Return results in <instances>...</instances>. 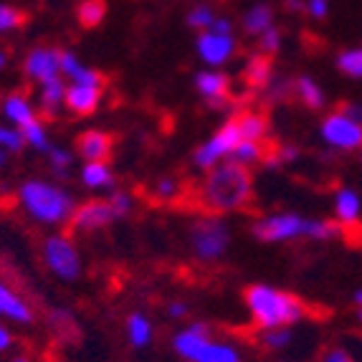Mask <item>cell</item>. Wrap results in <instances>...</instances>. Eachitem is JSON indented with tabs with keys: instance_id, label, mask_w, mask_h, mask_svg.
<instances>
[{
	"instance_id": "1",
	"label": "cell",
	"mask_w": 362,
	"mask_h": 362,
	"mask_svg": "<svg viewBox=\"0 0 362 362\" xmlns=\"http://www.w3.org/2000/svg\"><path fill=\"white\" fill-rule=\"evenodd\" d=\"M200 206L213 216H223V213H235L251 203L254 198V175L251 168L228 160V163H218L211 168L200 182L198 190Z\"/></svg>"
},
{
	"instance_id": "2",
	"label": "cell",
	"mask_w": 362,
	"mask_h": 362,
	"mask_svg": "<svg viewBox=\"0 0 362 362\" xmlns=\"http://www.w3.org/2000/svg\"><path fill=\"white\" fill-rule=\"evenodd\" d=\"M16 198L25 216L46 228L69 226L74 208H76V200L66 187L43 180V177H30V180L21 182Z\"/></svg>"
},
{
	"instance_id": "3",
	"label": "cell",
	"mask_w": 362,
	"mask_h": 362,
	"mask_svg": "<svg viewBox=\"0 0 362 362\" xmlns=\"http://www.w3.org/2000/svg\"><path fill=\"white\" fill-rule=\"evenodd\" d=\"M243 302L259 329L294 327L309 314V307L299 296L272 284H251L243 291Z\"/></svg>"
},
{
	"instance_id": "4",
	"label": "cell",
	"mask_w": 362,
	"mask_h": 362,
	"mask_svg": "<svg viewBox=\"0 0 362 362\" xmlns=\"http://www.w3.org/2000/svg\"><path fill=\"white\" fill-rule=\"evenodd\" d=\"M251 233L261 243H291L299 238L332 241L342 233V228L332 221H325V218H307L299 213H272V216L259 218L251 226Z\"/></svg>"
},
{
	"instance_id": "5",
	"label": "cell",
	"mask_w": 362,
	"mask_h": 362,
	"mask_svg": "<svg viewBox=\"0 0 362 362\" xmlns=\"http://www.w3.org/2000/svg\"><path fill=\"white\" fill-rule=\"evenodd\" d=\"M173 347L185 362H241L233 344L211 337L206 322H193L173 337Z\"/></svg>"
},
{
	"instance_id": "6",
	"label": "cell",
	"mask_w": 362,
	"mask_h": 362,
	"mask_svg": "<svg viewBox=\"0 0 362 362\" xmlns=\"http://www.w3.org/2000/svg\"><path fill=\"white\" fill-rule=\"evenodd\" d=\"M230 246V230L223 223L221 216L208 213L206 218H198L190 228V248L198 261L213 264V261L223 259Z\"/></svg>"
},
{
	"instance_id": "7",
	"label": "cell",
	"mask_w": 362,
	"mask_h": 362,
	"mask_svg": "<svg viewBox=\"0 0 362 362\" xmlns=\"http://www.w3.org/2000/svg\"><path fill=\"white\" fill-rule=\"evenodd\" d=\"M41 259L51 274L61 281H76L84 272L81 254H78L76 243L66 233H51L41 243Z\"/></svg>"
},
{
	"instance_id": "8",
	"label": "cell",
	"mask_w": 362,
	"mask_h": 362,
	"mask_svg": "<svg viewBox=\"0 0 362 362\" xmlns=\"http://www.w3.org/2000/svg\"><path fill=\"white\" fill-rule=\"evenodd\" d=\"M241 139L243 137H241V129H238V122H235V117H230L208 142H203V145L193 152V165L198 170H206L208 173V170L216 168L221 160H228Z\"/></svg>"
},
{
	"instance_id": "9",
	"label": "cell",
	"mask_w": 362,
	"mask_h": 362,
	"mask_svg": "<svg viewBox=\"0 0 362 362\" xmlns=\"http://www.w3.org/2000/svg\"><path fill=\"white\" fill-rule=\"evenodd\" d=\"M320 137L329 150L357 152L362 147V124L342 115L339 109L329 112L320 124Z\"/></svg>"
},
{
	"instance_id": "10",
	"label": "cell",
	"mask_w": 362,
	"mask_h": 362,
	"mask_svg": "<svg viewBox=\"0 0 362 362\" xmlns=\"http://www.w3.org/2000/svg\"><path fill=\"white\" fill-rule=\"evenodd\" d=\"M117 221V213L112 211L109 200H86V203H76L69 221V228L78 235L99 233V230L109 228Z\"/></svg>"
},
{
	"instance_id": "11",
	"label": "cell",
	"mask_w": 362,
	"mask_h": 362,
	"mask_svg": "<svg viewBox=\"0 0 362 362\" xmlns=\"http://www.w3.org/2000/svg\"><path fill=\"white\" fill-rule=\"evenodd\" d=\"M195 51H198L200 61L218 69L238 54V41H235L233 33L223 36V33H213V30H200L198 38H195Z\"/></svg>"
},
{
	"instance_id": "12",
	"label": "cell",
	"mask_w": 362,
	"mask_h": 362,
	"mask_svg": "<svg viewBox=\"0 0 362 362\" xmlns=\"http://www.w3.org/2000/svg\"><path fill=\"white\" fill-rule=\"evenodd\" d=\"M23 74L36 81V84H46L61 76V51L54 46H36L30 49L23 59Z\"/></svg>"
},
{
	"instance_id": "13",
	"label": "cell",
	"mask_w": 362,
	"mask_h": 362,
	"mask_svg": "<svg viewBox=\"0 0 362 362\" xmlns=\"http://www.w3.org/2000/svg\"><path fill=\"white\" fill-rule=\"evenodd\" d=\"M115 150V137L104 129H86L76 137V155L84 163H109Z\"/></svg>"
},
{
	"instance_id": "14",
	"label": "cell",
	"mask_w": 362,
	"mask_h": 362,
	"mask_svg": "<svg viewBox=\"0 0 362 362\" xmlns=\"http://www.w3.org/2000/svg\"><path fill=\"white\" fill-rule=\"evenodd\" d=\"M195 89L206 104L216 109H226L230 94V78L223 71H216V69H206V71L195 74Z\"/></svg>"
},
{
	"instance_id": "15",
	"label": "cell",
	"mask_w": 362,
	"mask_h": 362,
	"mask_svg": "<svg viewBox=\"0 0 362 362\" xmlns=\"http://www.w3.org/2000/svg\"><path fill=\"white\" fill-rule=\"evenodd\" d=\"M0 117H3V122L11 124V127L23 129L25 124L38 119V112H36V107H33V102H30L28 94H23V91H11V94H6V97L0 99Z\"/></svg>"
},
{
	"instance_id": "16",
	"label": "cell",
	"mask_w": 362,
	"mask_h": 362,
	"mask_svg": "<svg viewBox=\"0 0 362 362\" xmlns=\"http://www.w3.org/2000/svg\"><path fill=\"white\" fill-rule=\"evenodd\" d=\"M0 317L13 322V325H23V327L33 325V320H36L33 307L3 276H0Z\"/></svg>"
},
{
	"instance_id": "17",
	"label": "cell",
	"mask_w": 362,
	"mask_h": 362,
	"mask_svg": "<svg viewBox=\"0 0 362 362\" xmlns=\"http://www.w3.org/2000/svg\"><path fill=\"white\" fill-rule=\"evenodd\" d=\"M102 94H104V86L69 84L64 107L76 117H89V115H94L99 109V104H102Z\"/></svg>"
},
{
	"instance_id": "18",
	"label": "cell",
	"mask_w": 362,
	"mask_h": 362,
	"mask_svg": "<svg viewBox=\"0 0 362 362\" xmlns=\"http://www.w3.org/2000/svg\"><path fill=\"white\" fill-rule=\"evenodd\" d=\"M61 76L69 78L71 84H89V86H104V78L97 69L86 66L74 51H61Z\"/></svg>"
},
{
	"instance_id": "19",
	"label": "cell",
	"mask_w": 362,
	"mask_h": 362,
	"mask_svg": "<svg viewBox=\"0 0 362 362\" xmlns=\"http://www.w3.org/2000/svg\"><path fill=\"white\" fill-rule=\"evenodd\" d=\"M334 216H337L339 228H350L357 226L362 216V198L352 187H339L334 193Z\"/></svg>"
},
{
	"instance_id": "20",
	"label": "cell",
	"mask_w": 362,
	"mask_h": 362,
	"mask_svg": "<svg viewBox=\"0 0 362 362\" xmlns=\"http://www.w3.org/2000/svg\"><path fill=\"white\" fill-rule=\"evenodd\" d=\"M274 64H272V56L266 54H254L251 59L246 61V69H243V81H246L248 89L254 91H264L266 84L272 81L274 76Z\"/></svg>"
},
{
	"instance_id": "21",
	"label": "cell",
	"mask_w": 362,
	"mask_h": 362,
	"mask_svg": "<svg viewBox=\"0 0 362 362\" xmlns=\"http://www.w3.org/2000/svg\"><path fill=\"white\" fill-rule=\"evenodd\" d=\"M64 99H66V84H64V76L54 78V81H46V84H38V107L46 117H56L64 109Z\"/></svg>"
},
{
	"instance_id": "22",
	"label": "cell",
	"mask_w": 362,
	"mask_h": 362,
	"mask_svg": "<svg viewBox=\"0 0 362 362\" xmlns=\"http://www.w3.org/2000/svg\"><path fill=\"white\" fill-rule=\"evenodd\" d=\"M272 25H276V23H274V8L269 6V3H254L241 18V28L246 30L248 36H256V38H259L261 33H266Z\"/></svg>"
},
{
	"instance_id": "23",
	"label": "cell",
	"mask_w": 362,
	"mask_h": 362,
	"mask_svg": "<svg viewBox=\"0 0 362 362\" xmlns=\"http://www.w3.org/2000/svg\"><path fill=\"white\" fill-rule=\"evenodd\" d=\"M78 180L89 190H109L115 187V173L109 163H84V168L78 170Z\"/></svg>"
},
{
	"instance_id": "24",
	"label": "cell",
	"mask_w": 362,
	"mask_h": 362,
	"mask_svg": "<svg viewBox=\"0 0 362 362\" xmlns=\"http://www.w3.org/2000/svg\"><path fill=\"white\" fill-rule=\"evenodd\" d=\"M124 329H127V339H129V344H132L134 350H145L147 344L152 342V334H155V329H152V322L147 320L142 312L129 314Z\"/></svg>"
},
{
	"instance_id": "25",
	"label": "cell",
	"mask_w": 362,
	"mask_h": 362,
	"mask_svg": "<svg viewBox=\"0 0 362 362\" xmlns=\"http://www.w3.org/2000/svg\"><path fill=\"white\" fill-rule=\"evenodd\" d=\"M294 97L299 99V102L304 104L307 109H325L327 99H325V91H322V86L314 81L312 76H299L294 81Z\"/></svg>"
},
{
	"instance_id": "26",
	"label": "cell",
	"mask_w": 362,
	"mask_h": 362,
	"mask_svg": "<svg viewBox=\"0 0 362 362\" xmlns=\"http://www.w3.org/2000/svg\"><path fill=\"white\" fill-rule=\"evenodd\" d=\"M235 122H238V129H241L243 139L264 142L266 134H269V119L261 112H241V115L235 117Z\"/></svg>"
},
{
	"instance_id": "27",
	"label": "cell",
	"mask_w": 362,
	"mask_h": 362,
	"mask_svg": "<svg viewBox=\"0 0 362 362\" xmlns=\"http://www.w3.org/2000/svg\"><path fill=\"white\" fill-rule=\"evenodd\" d=\"M107 18V3L104 0H81L76 6V21L81 28H97Z\"/></svg>"
},
{
	"instance_id": "28",
	"label": "cell",
	"mask_w": 362,
	"mask_h": 362,
	"mask_svg": "<svg viewBox=\"0 0 362 362\" xmlns=\"http://www.w3.org/2000/svg\"><path fill=\"white\" fill-rule=\"evenodd\" d=\"M266 157H269V152H266L264 142H251V139H241V142H238V147L233 150V155H230V160L246 165V168H254V165L266 163Z\"/></svg>"
},
{
	"instance_id": "29",
	"label": "cell",
	"mask_w": 362,
	"mask_h": 362,
	"mask_svg": "<svg viewBox=\"0 0 362 362\" xmlns=\"http://www.w3.org/2000/svg\"><path fill=\"white\" fill-rule=\"evenodd\" d=\"M21 134H23L25 147H30V150H36V152L49 150V145H51L49 129H46V124H43L41 119H33L30 124H25V127L21 129Z\"/></svg>"
},
{
	"instance_id": "30",
	"label": "cell",
	"mask_w": 362,
	"mask_h": 362,
	"mask_svg": "<svg viewBox=\"0 0 362 362\" xmlns=\"http://www.w3.org/2000/svg\"><path fill=\"white\" fill-rule=\"evenodd\" d=\"M261 347L266 350H286L294 342V327H274V329H261L259 337Z\"/></svg>"
},
{
	"instance_id": "31",
	"label": "cell",
	"mask_w": 362,
	"mask_h": 362,
	"mask_svg": "<svg viewBox=\"0 0 362 362\" xmlns=\"http://www.w3.org/2000/svg\"><path fill=\"white\" fill-rule=\"evenodd\" d=\"M337 69L350 78H362V46L347 49L337 56Z\"/></svg>"
},
{
	"instance_id": "32",
	"label": "cell",
	"mask_w": 362,
	"mask_h": 362,
	"mask_svg": "<svg viewBox=\"0 0 362 362\" xmlns=\"http://www.w3.org/2000/svg\"><path fill=\"white\" fill-rule=\"evenodd\" d=\"M46 160H49V165L54 168V173L66 175L69 168L74 165V152L66 150V147H61V145H49V150H46Z\"/></svg>"
},
{
	"instance_id": "33",
	"label": "cell",
	"mask_w": 362,
	"mask_h": 362,
	"mask_svg": "<svg viewBox=\"0 0 362 362\" xmlns=\"http://www.w3.org/2000/svg\"><path fill=\"white\" fill-rule=\"evenodd\" d=\"M23 147H25V142H23L21 129L11 127V124H6V122H0V150L13 155V152H21Z\"/></svg>"
},
{
	"instance_id": "34",
	"label": "cell",
	"mask_w": 362,
	"mask_h": 362,
	"mask_svg": "<svg viewBox=\"0 0 362 362\" xmlns=\"http://www.w3.org/2000/svg\"><path fill=\"white\" fill-rule=\"evenodd\" d=\"M23 13L16 6H8V3H0V33H13L23 25Z\"/></svg>"
},
{
	"instance_id": "35",
	"label": "cell",
	"mask_w": 362,
	"mask_h": 362,
	"mask_svg": "<svg viewBox=\"0 0 362 362\" xmlns=\"http://www.w3.org/2000/svg\"><path fill=\"white\" fill-rule=\"evenodd\" d=\"M216 21V11L211 6H195L193 11L187 13V25L193 30H208Z\"/></svg>"
},
{
	"instance_id": "36",
	"label": "cell",
	"mask_w": 362,
	"mask_h": 362,
	"mask_svg": "<svg viewBox=\"0 0 362 362\" xmlns=\"http://www.w3.org/2000/svg\"><path fill=\"white\" fill-rule=\"evenodd\" d=\"M291 91H294V84H291L289 78L276 76V74H274L272 81H269V84H266V89H264V97L272 99V102H284Z\"/></svg>"
},
{
	"instance_id": "37",
	"label": "cell",
	"mask_w": 362,
	"mask_h": 362,
	"mask_svg": "<svg viewBox=\"0 0 362 362\" xmlns=\"http://www.w3.org/2000/svg\"><path fill=\"white\" fill-rule=\"evenodd\" d=\"M180 193H182V182L177 180V177H160V180L155 182V198L157 200L170 203V200H175Z\"/></svg>"
},
{
	"instance_id": "38",
	"label": "cell",
	"mask_w": 362,
	"mask_h": 362,
	"mask_svg": "<svg viewBox=\"0 0 362 362\" xmlns=\"http://www.w3.org/2000/svg\"><path fill=\"white\" fill-rule=\"evenodd\" d=\"M109 206H112V211L117 213V218H124L132 213L134 208V198L127 193V190H112V195H109Z\"/></svg>"
},
{
	"instance_id": "39",
	"label": "cell",
	"mask_w": 362,
	"mask_h": 362,
	"mask_svg": "<svg viewBox=\"0 0 362 362\" xmlns=\"http://www.w3.org/2000/svg\"><path fill=\"white\" fill-rule=\"evenodd\" d=\"M279 49H281V30H279L276 25H272L266 33H261L259 36V54L274 56Z\"/></svg>"
},
{
	"instance_id": "40",
	"label": "cell",
	"mask_w": 362,
	"mask_h": 362,
	"mask_svg": "<svg viewBox=\"0 0 362 362\" xmlns=\"http://www.w3.org/2000/svg\"><path fill=\"white\" fill-rule=\"evenodd\" d=\"M304 13H309L314 21L327 18V13H329V0H307V8H304Z\"/></svg>"
},
{
	"instance_id": "41",
	"label": "cell",
	"mask_w": 362,
	"mask_h": 362,
	"mask_svg": "<svg viewBox=\"0 0 362 362\" xmlns=\"http://www.w3.org/2000/svg\"><path fill=\"white\" fill-rule=\"evenodd\" d=\"M339 112L342 115H347L350 119H355L357 124H362V102H347L339 107Z\"/></svg>"
},
{
	"instance_id": "42",
	"label": "cell",
	"mask_w": 362,
	"mask_h": 362,
	"mask_svg": "<svg viewBox=\"0 0 362 362\" xmlns=\"http://www.w3.org/2000/svg\"><path fill=\"white\" fill-rule=\"evenodd\" d=\"M13 342H16V339H13V332H11V327L8 325H3V320H0V355H3V352H8L13 347Z\"/></svg>"
},
{
	"instance_id": "43",
	"label": "cell",
	"mask_w": 362,
	"mask_h": 362,
	"mask_svg": "<svg viewBox=\"0 0 362 362\" xmlns=\"http://www.w3.org/2000/svg\"><path fill=\"white\" fill-rule=\"evenodd\" d=\"M187 312H190V307H187L185 302H170L168 304L170 320H182V317H187Z\"/></svg>"
},
{
	"instance_id": "44",
	"label": "cell",
	"mask_w": 362,
	"mask_h": 362,
	"mask_svg": "<svg viewBox=\"0 0 362 362\" xmlns=\"http://www.w3.org/2000/svg\"><path fill=\"white\" fill-rule=\"evenodd\" d=\"M208 30H213V33H223V36H228V33H233V23H230V18H221V16H216V21H213V25Z\"/></svg>"
},
{
	"instance_id": "45",
	"label": "cell",
	"mask_w": 362,
	"mask_h": 362,
	"mask_svg": "<svg viewBox=\"0 0 362 362\" xmlns=\"http://www.w3.org/2000/svg\"><path fill=\"white\" fill-rule=\"evenodd\" d=\"M322 362H352V357L344 350H339V347H334V350H329L325 357H322Z\"/></svg>"
},
{
	"instance_id": "46",
	"label": "cell",
	"mask_w": 362,
	"mask_h": 362,
	"mask_svg": "<svg viewBox=\"0 0 362 362\" xmlns=\"http://www.w3.org/2000/svg\"><path fill=\"white\" fill-rule=\"evenodd\" d=\"M284 8L289 13H304V8H307V0H284Z\"/></svg>"
},
{
	"instance_id": "47",
	"label": "cell",
	"mask_w": 362,
	"mask_h": 362,
	"mask_svg": "<svg viewBox=\"0 0 362 362\" xmlns=\"http://www.w3.org/2000/svg\"><path fill=\"white\" fill-rule=\"evenodd\" d=\"M352 302H355V307H362V289H357L355 294H352Z\"/></svg>"
},
{
	"instance_id": "48",
	"label": "cell",
	"mask_w": 362,
	"mask_h": 362,
	"mask_svg": "<svg viewBox=\"0 0 362 362\" xmlns=\"http://www.w3.org/2000/svg\"><path fill=\"white\" fill-rule=\"evenodd\" d=\"M6 165H8V152H3L0 150V173L6 170Z\"/></svg>"
},
{
	"instance_id": "49",
	"label": "cell",
	"mask_w": 362,
	"mask_h": 362,
	"mask_svg": "<svg viewBox=\"0 0 362 362\" xmlns=\"http://www.w3.org/2000/svg\"><path fill=\"white\" fill-rule=\"evenodd\" d=\"M6 66H8V54L6 51H0V71H3Z\"/></svg>"
},
{
	"instance_id": "50",
	"label": "cell",
	"mask_w": 362,
	"mask_h": 362,
	"mask_svg": "<svg viewBox=\"0 0 362 362\" xmlns=\"http://www.w3.org/2000/svg\"><path fill=\"white\" fill-rule=\"evenodd\" d=\"M11 362H30V357H25V355H16Z\"/></svg>"
},
{
	"instance_id": "51",
	"label": "cell",
	"mask_w": 362,
	"mask_h": 362,
	"mask_svg": "<svg viewBox=\"0 0 362 362\" xmlns=\"http://www.w3.org/2000/svg\"><path fill=\"white\" fill-rule=\"evenodd\" d=\"M357 320L362 322V307H357Z\"/></svg>"
},
{
	"instance_id": "52",
	"label": "cell",
	"mask_w": 362,
	"mask_h": 362,
	"mask_svg": "<svg viewBox=\"0 0 362 362\" xmlns=\"http://www.w3.org/2000/svg\"><path fill=\"white\" fill-rule=\"evenodd\" d=\"M357 152H360V160H362V147H360V150H357Z\"/></svg>"
},
{
	"instance_id": "53",
	"label": "cell",
	"mask_w": 362,
	"mask_h": 362,
	"mask_svg": "<svg viewBox=\"0 0 362 362\" xmlns=\"http://www.w3.org/2000/svg\"><path fill=\"white\" fill-rule=\"evenodd\" d=\"M0 99H3V97H0Z\"/></svg>"
}]
</instances>
